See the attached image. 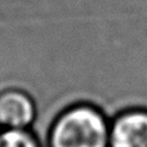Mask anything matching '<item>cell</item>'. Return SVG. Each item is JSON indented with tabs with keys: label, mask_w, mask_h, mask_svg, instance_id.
Here are the masks:
<instances>
[{
	"label": "cell",
	"mask_w": 147,
	"mask_h": 147,
	"mask_svg": "<svg viewBox=\"0 0 147 147\" xmlns=\"http://www.w3.org/2000/svg\"><path fill=\"white\" fill-rule=\"evenodd\" d=\"M47 147H110V119L90 103L65 109L52 123Z\"/></svg>",
	"instance_id": "1"
},
{
	"label": "cell",
	"mask_w": 147,
	"mask_h": 147,
	"mask_svg": "<svg viewBox=\"0 0 147 147\" xmlns=\"http://www.w3.org/2000/svg\"><path fill=\"white\" fill-rule=\"evenodd\" d=\"M38 117L34 98L20 88L0 93V129H32Z\"/></svg>",
	"instance_id": "2"
},
{
	"label": "cell",
	"mask_w": 147,
	"mask_h": 147,
	"mask_svg": "<svg viewBox=\"0 0 147 147\" xmlns=\"http://www.w3.org/2000/svg\"><path fill=\"white\" fill-rule=\"evenodd\" d=\"M110 147H147V109H129L110 120Z\"/></svg>",
	"instance_id": "3"
},
{
	"label": "cell",
	"mask_w": 147,
	"mask_h": 147,
	"mask_svg": "<svg viewBox=\"0 0 147 147\" xmlns=\"http://www.w3.org/2000/svg\"><path fill=\"white\" fill-rule=\"evenodd\" d=\"M0 147H43L32 129H0Z\"/></svg>",
	"instance_id": "4"
}]
</instances>
